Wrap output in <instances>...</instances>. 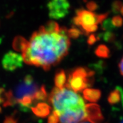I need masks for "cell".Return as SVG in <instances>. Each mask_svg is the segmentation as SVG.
<instances>
[{
    "instance_id": "obj_1",
    "label": "cell",
    "mask_w": 123,
    "mask_h": 123,
    "mask_svg": "<svg viewBox=\"0 0 123 123\" xmlns=\"http://www.w3.org/2000/svg\"><path fill=\"white\" fill-rule=\"evenodd\" d=\"M70 44L67 29L50 21L32 34L22 57L26 64L49 70L68 55Z\"/></svg>"
},
{
    "instance_id": "obj_2",
    "label": "cell",
    "mask_w": 123,
    "mask_h": 123,
    "mask_svg": "<svg viewBox=\"0 0 123 123\" xmlns=\"http://www.w3.org/2000/svg\"><path fill=\"white\" fill-rule=\"evenodd\" d=\"M47 92L43 85H39L30 75H27L14 87V89L5 93L4 106L18 105L25 111L33 106L37 101L45 100Z\"/></svg>"
},
{
    "instance_id": "obj_3",
    "label": "cell",
    "mask_w": 123,
    "mask_h": 123,
    "mask_svg": "<svg viewBox=\"0 0 123 123\" xmlns=\"http://www.w3.org/2000/svg\"><path fill=\"white\" fill-rule=\"evenodd\" d=\"M49 101L53 106V112L56 114L69 109L85 108L86 106L81 96L68 87L54 88L49 95Z\"/></svg>"
},
{
    "instance_id": "obj_4",
    "label": "cell",
    "mask_w": 123,
    "mask_h": 123,
    "mask_svg": "<svg viewBox=\"0 0 123 123\" xmlns=\"http://www.w3.org/2000/svg\"><path fill=\"white\" fill-rule=\"evenodd\" d=\"M94 82V72L85 68H78L69 74L66 87L80 92L91 86Z\"/></svg>"
},
{
    "instance_id": "obj_5",
    "label": "cell",
    "mask_w": 123,
    "mask_h": 123,
    "mask_svg": "<svg viewBox=\"0 0 123 123\" xmlns=\"http://www.w3.org/2000/svg\"><path fill=\"white\" fill-rule=\"evenodd\" d=\"M108 15V13L96 14L89 9H78L73 21L86 33H92L98 30V25L105 20Z\"/></svg>"
},
{
    "instance_id": "obj_6",
    "label": "cell",
    "mask_w": 123,
    "mask_h": 123,
    "mask_svg": "<svg viewBox=\"0 0 123 123\" xmlns=\"http://www.w3.org/2000/svg\"><path fill=\"white\" fill-rule=\"evenodd\" d=\"M70 5L68 0H49L48 3L49 16L54 19L63 18L69 13Z\"/></svg>"
},
{
    "instance_id": "obj_7",
    "label": "cell",
    "mask_w": 123,
    "mask_h": 123,
    "mask_svg": "<svg viewBox=\"0 0 123 123\" xmlns=\"http://www.w3.org/2000/svg\"><path fill=\"white\" fill-rule=\"evenodd\" d=\"M22 55L12 51H9L5 54L2 60V65L5 70L14 71L22 67L23 64Z\"/></svg>"
},
{
    "instance_id": "obj_8",
    "label": "cell",
    "mask_w": 123,
    "mask_h": 123,
    "mask_svg": "<svg viewBox=\"0 0 123 123\" xmlns=\"http://www.w3.org/2000/svg\"><path fill=\"white\" fill-rule=\"evenodd\" d=\"M87 121L92 123H100L103 119L99 107L95 104L86 105Z\"/></svg>"
},
{
    "instance_id": "obj_9",
    "label": "cell",
    "mask_w": 123,
    "mask_h": 123,
    "mask_svg": "<svg viewBox=\"0 0 123 123\" xmlns=\"http://www.w3.org/2000/svg\"><path fill=\"white\" fill-rule=\"evenodd\" d=\"M50 109H51L50 106L47 105L46 103H38L31 108V109L34 114L41 117H46L49 114Z\"/></svg>"
},
{
    "instance_id": "obj_10",
    "label": "cell",
    "mask_w": 123,
    "mask_h": 123,
    "mask_svg": "<svg viewBox=\"0 0 123 123\" xmlns=\"http://www.w3.org/2000/svg\"><path fill=\"white\" fill-rule=\"evenodd\" d=\"M83 92L84 98L91 103L98 101L101 96V92L99 89L86 88Z\"/></svg>"
},
{
    "instance_id": "obj_11",
    "label": "cell",
    "mask_w": 123,
    "mask_h": 123,
    "mask_svg": "<svg viewBox=\"0 0 123 123\" xmlns=\"http://www.w3.org/2000/svg\"><path fill=\"white\" fill-rule=\"evenodd\" d=\"M108 102L110 105H117L120 101L123 102V91L120 87H117L110 92L108 96Z\"/></svg>"
},
{
    "instance_id": "obj_12",
    "label": "cell",
    "mask_w": 123,
    "mask_h": 123,
    "mask_svg": "<svg viewBox=\"0 0 123 123\" xmlns=\"http://www.w3.org/2000/svg\"><path fill=\"white\" fill-rule=\"evenodd\" d=\"M67 82L65 72L62 69H59L56 72L55 76V84L57 88H63L66 87Z\"/></svg>"
},
{
    "instance_id": "obj_13",
    "label": "cell",
    "mask_w": 123,
    "mask_h": 123,
    "mask_svg": "<svg viewBox=\"0 0 123 123\" xmlns=\"http://www.w3.org/2000/svg\"><path fill=\"white\" fill-rule=\"evenodd\" d=\"M28 41L21 36H18L14 39L13 43V48L14 49L19 52H23L26 47Z\"/></svg>"
},
{
    "instance_id": "obj_14",
    "label": "cell",
    "mask_w": 123,
    "mask_h": 123,
    "mask_svg": "<svg viewBox=\"0 0 123 123\" xmlns=\"http://www.w3.org/2000/svg\"><path fill=\"white\" fill-rule=\"evenodd\" d=\"M96 55L100 58H109V55H110V51L108 47L105 45H99L98 46L95 51Z\"/></svg>"
},
{
    "instance_id": "obj_15",
    "label": "cell",
    "mask_w": 123,
    "mask_h": 123,
    "mask_svg": "<svg viewBox=\"0 0 123 123\" xmlns=\"http://www.w3.org/2000/svg\"><path fill=\"white\" fill-rule=\"evenodd\" d=\"M81 34H82V32L77 28H71V29L68 30V34L69 38L76 39V38H78Z\"/></svg>"
},
{
    "instance_id": "obj_16",
    "label": "cell",
    "mask_w": 123,
    "mask_h": 123,
    "mask_svg": "<svg viewBox=\"0 0 123 123\" xmlns=\"http://www.w3.org/2000/svg\"><path fill=\"white\" fill-rule=\"evenodd\" d=\"M111 22L114 27H121L123 24V19L120 16H115L111 19Z\"/></svg>"
},
{
    "instance_id": "obj_17",
    "label": "cell",
    "mask_w": 123,
    "mask_h": 123,
    "mask_svg": "<svg viewBox=\"0 0 123 123\" xmlns=\"http://www.w3.org/2000/svg\"><path fill=\"white\" fill-rule=\"evenodd\" d=\"M101 36H103V39L108 42H112L115 39L114 34H113L110 31H108V32L104 33V34H102Z\"/></svg>"
},
{
    "instance_id": "obj_18",
    "label": "cell",
    "mask_w": 123,
    "mask_h": 123,
    "mask_svg": "<svg viewBox=\"0 0 123 123\" xmlns=\"http://www.w3.org/2000/svg\"><path fill=\"white\" fill-rule=\"evenodd\" d=\"M123 3L120 1H116L112 5V10L114 12H116V13L120 12L121 8L123 6Z\"/></svg>"
},
{
    "instance_id": "obj_19",
    "label": "cell",
    "mask_w": 123,
    "mask_h": 123,
    "mask_svg": "<svg viewBox=\"0 0 123 123\" xmlns=\"http://www.w3.org/2000/svg\"><path fill=\"white\" fill-rule=\"evenodd\" d=\"M5 93L6 92H5V91L3 89H0V105L1 104L4 105V103H5ZM1 108L0 107V112H1Z\"/></svg>"
},
{
    "instance_id": "obj_20",
    "label": "cell",
    "mask_w": 123,
    "mask_h": 123,
    "mask_svg": "<svg viewBox=\"0 0 123 123\" xmlns=\"http://www.w3.org/2000/svg\"><path fill=\"white\" fill-rule=\"evenodd\" d=\"M98 40V38H97L96 37L95 35H94V34H91V35H90L89 37V39H88V43L89 44H93L96 41Z\"/></svg>"
},
{
    "instance_id": "obj_21",
    "label": "cell",
    "mask_w": 123,
    "mask_h": 123,
    "mask_svg": "<svg viewBox=\"0 0 123 123\" xmlns=\"http://www.w3.org/2000/svg\"><path fill=\"white\" fill-rule=\"evenodd\" d=\"M4 123H17V122L13 117H8L5 119Z\"/></svg>"
},
{
    "instance_id": "obj_22",
    "label": "cell",
    "mask_w": 123,
    "mask_h": 123,
    "mask_svg": "<svg viewBox=\"0 0 123 123\" xmlns=\"http://www.w3.org/2000/svg\"><path fill=\"white\" fill-rule=\"evenodd\" d=\"M88 5H89L87 6V7H88L89 10H90V11H93V10H94L97 6L96 5L95 3H94L93 2H91V3H89V4H88Z\"/></svg>"
},
{
    "instance_id": "obj_23",
    "label": "cell",
    "mask_w": 123,
    "mask_h": 123,
    "mask_svg": "<svg viewBox=\"0 0 123 123\" xmlns=\"http://www.w3.org/2000/svg\"><path fill=\"white\" fill-rule=\"evenodd\" d=\"M119 71L121 75L123 76V57L121 60L119 64Z\"/></svg>"
},
{
    "instance_id": "obj_24",
    "label": "cell",
    "mask_w": 123,
    "mask_h": 123,
    "mask_svg": "<svg viewBox=\"0 0 123 123\" xmlns=\"http://www.w3.org/2000/svg\"><path fill=\"white\" fill-rule=\"evenodd\" d=\"M120 12H121V13L122 15L123 16V6H122V7H121V8Z\"/></svg>"
},
{
    "instance_id": "obj_25",
    "label": "cell",
    "mask_w": 123,
    "mask_h": 123,
    "mask_svg": "<svg viewBox=\"0 0 123 123\" xmlns=\"http://www.w3.org/2000/svg\"><path fill=\"white\" fill-rule=\"evenodd\" d=\"M92 123L89 122V121H84L81 122V123Z\"/></svg>"
},
{
    "instance_id": "obj_26",
    "label": "cell",
    "mask_w": 123,
    "mask_h": 123,
    "mask_svg": "<svg viewBox=\"0 0 123 123\" xmlns=\"http://www.w3.org/2000/svg\"><path fill=\"white\" fill-rule=\"evenodd\" d=\"M121 123H123V120L122 121V122H121Z\"/></svg>"
}]
</instances>
